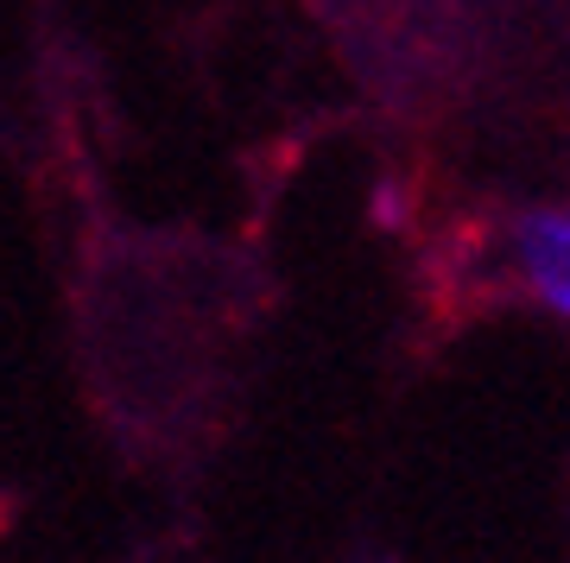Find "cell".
<instances>
[{
	"label": "cell",
	"mask_w": 570,
	"mask_h": 563,
	"mask_svg": "<svg viewBox=\"0 0 570 563\" xmlns=\"http://www.w3.org/2000/svg\"><path fill=\"white\" fill-rule=\"evenodd\" d=\"M513 260L527 273L532 298L570 323V209H527L513 221Z\"/></svg>",
	"instance_id": "6da1fadb"
}]
</instances>
